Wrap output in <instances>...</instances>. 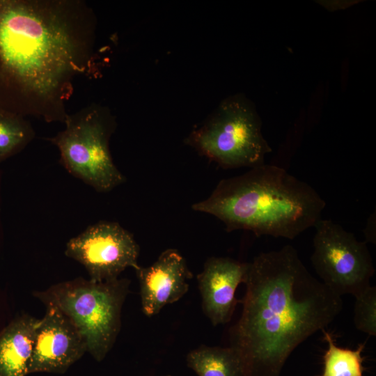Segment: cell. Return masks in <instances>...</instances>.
<instances>
[{"instance_id":"17","label":"cell","mask_w":376,"mask_h":376,"mask_svg":"<svg viewBox=\"0 0 376 376\" xmlns=\"http://www.w3.org/2000/svg\"><path fill=\"white\" fill-rule=\"evenodd\" d=\"M166 376H171V375H166Z\"/></svg>"},{"instance_id":"16","label":"cell","mask_w":376,"mask_h":376,"mask_svg":"<svg viewBox=\"0 0 376 376\" xmlns=\"http://www.w3.org/2000/svg\"><path fill=\"white\" fill-rule=\"evenodd\" d=\"M354 324L360 331L376 336V288L368 286L355 296Z\"/></svg>"},{"instance_id":"13","label":"cell","mask_w":376,"mask_h":376,"mask_svg":"<svg viewBox=\"0 0 376 376\" xmlns=\"http://www.w3.org/2000/svg\"><path fill=\"white\" fill-rule=\"evenodd\" d=\"M187 363L198 376H242L237 352L231 347L201 345L190 351Z\"/></svg>"},{"instance_id":"8","label":"cell","mask_w":376,"mask_h":376,"mask_svg":"<svg viewBox=\"0 0 376 376\" xmlns=\"http://www.w3.org/2000/svg\"><path fill=\"white\" fill-rule=\"evenodd\" d=\"M65 254L81 264L95 281L116 279L125 269L139 267V244L128 230L114 221L89 226L68 242Z\"/></svg>"},{"instance_id":"1","label":"cell","mask_w":376,"mask_h":376,"mask_svg":"<svg viewBox=\"0 0 376 376\" xmlns=\"http://www.w3.org/2000/svg\"><path fill=\"white\" fill-rule=\"evenodd\" d=\"M97 19L77 0H0V109L65 122L81 78L96 77Z\"/></svg>"},{"instance_id":"10","label":"cell","mask_w":376,"mask_h":376,"mask_svg":"<svg viewBox=\"0 0 376 376\" xmlns=\"http://www.w3.org/2000/svg\"><path fill=\"white\" fill-rule=\"evenodd\" d=\"M135 272L141 309L148 317L180 299L189 290L188 281L192 277L185 259L174 249L164 250L151 265L139 266Z\"/></svg>"},{"instance_id":"9","label":"cell","mask_w":376,"mask_h":376,"mask_svg":"<svg viewBox=\"0 0 376 376\" xmlns=\"http://www.w3.org/2000/svg\"><path fill=\"white\" fill-rule=\"evenodd\" d=\"M46 308L36 328L28 374L64 373L87 352L86 342L72 321L55 306Z\"/></svg>"},{"instance_id":"12","label":"cell","mask_w":376,"mask_h":376,"mask_svg":"<svg viewBox=\"0 0 376 376\" xmlns=\"http://www.w3.org/2000/svg\"><path fill=\"white\" fill-rule=\"evenodd\" d=\"M39 319L18 317L0 332V376H26Z\"/></svg>"},{"instance_id":"7","label":"cell","mask_w":376,"mask_h":376,"mask_svg":"<svg viewBox=\"0 0 376 376\" xmlns=\"http://www.w3.org/2000/svg\"><path fill=\"white\" fill-rule=\"evenodd\" d=\"M313 227L311 260L320 281L340 297L370 286L375 270L366 244L331 219H320Z\"/></svg>"},{"instance_id":"3","label":"cell","mask_w":376,"mask_h":376,"mask_svg":"<svg viewBox=\"0 0 376 376\" xmlns=\"http://www.w3.org/2000/svg\"><path fill=\"white\" fill-rule=\"evenodd\" d=\"M326 203L308 183L276 165L262 164L221 180L194 211L222 221L228 232L293 240L321 219Z\"/></svg>"},{"instance_id":"11","label":"cell","mask_w":376,"mask_h":376,"mask_svg":"<svg viewBox=\"0 0 376 376\" xmlns=\"http://www.w3.org/2000/svg\"><path fill=\"white\" fill-rule=\"evenodd\" d=\"M249 263L228 257H211L196 276L204 313L214 326L228 322L236 305L238 285L244 283Z\"/></svg>"},{"instance_id":"5","label":"cell","mask_w":376,"mask_h":376,"mask_svg":"<svg viewBox=\"0 0 376 376\" xmlns=\"http://www.w3.org/2000/svg\"><path fill=\"white\" fill-rule=\"evenodd\" d=\"M185 142L224 169L264 164L265 155L272 151L256 111L238 95L224 100Z\"/></svg>"},{"instance_id":"15","label":"cell","mask_w":376,"mask_h":376,"mask_svg":"<svg viewBox=\"0 0 376 376\" xmlns=\"http://www.w3.org/2000/svg\"><path fill=\"white\" fill-rule=\"evenodd\" d=\"M34 137L25 118L0 109V162L24 148Z\"/></svg>"},{"instance_id":"2","label":"cell","mask_w":376,"mask_h":376,"mask_svg":"<svg viewBox=\"0 0 376 376\" xmlns=\"http://www.w3.org/2000/svg\"><path fill=\"white\" fill-rule=\"evenodd\" d=\"M241 316L230 330L242 376H280L292 352L343 309L341 297L314 277L286 245L249 263Z\"/></svg>"},{"instance_id":"6","label":"cell","mask_w":376,"mask_h":376,"mask_svg":"<svg viewBox=\"0 0 376 376\" xmlns=\"http://www.w3.org/2000/svg\"><path fill=\"white\" fill-rule=\"evenodd\" d=\"M64 124V130L50 140L71 175L99 192L109 191L125 182L109 150L116 123L109 109L91 106L69 114Z\"/></svg>"},{"instance_id":"14","label":"cell","mask_w":376,"mask_h":376,"mask_svg":"<svg viewBox=\"0 0 376 376\" xmlns=\"http://www.w3.org/2000/svg\"><path fill=\"white\" fill-rule=\"evenodd\" d=\"M322 331L327 349L323 355L321 376H363L365 343L359 344L354 350L343 348L336 345L329 332L324 329Z\"/></svg>"},{"instance_id":"4","label":"cell","mask_w":376,"mask_h":376,"mask_svg":"<svg viewBox=\"0 0 376 376\" xmlns=\"http://www.w3.org/2000/svg\"><path fill=\"white\" fill-rule=\"evenodd\" d=\"M130 283L125 278L95 281L79 277L52 285L34 295L45 306L57 307L72 321L83 336L87 352L100 362L120 331Z\"/></svg>"}]
</instances>
